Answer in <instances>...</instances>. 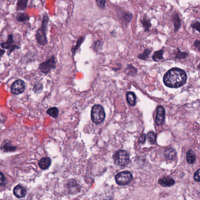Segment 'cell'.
I'll list each match as a JSON object with an SVG mask.
<instances>
[{"instance_id": "1", "label": "cell", "mask_w": 200, "mask_h": 200, "mask_svg": "<svg viewBox=\"0 0 200 200\" xmlns=\"http://www.w3.org/2000/svg\"><path fill=\"white\" fill-rule=\"evenodd\" d=\"M186 72L180 68L174 67L170 69L163 77L164 84L170 88H178L187 82Z\"/></svg>"}, {"instance_id": "2", "label": "cell", "mask_w": 200, "mask_h": 200, "mask_svg": "<svg viewBox=\"0 0 200 200\" xmlns=\"http://www.w3.org/2000/svg\"><path fill=\"white\" fill-rule=\"evenodd\" d=\"M49 22V17L47 14H45L42 18V25L38 28L35 33V39L37 43L42 46H45L48 43L47 37V29Z\"/></svg>"}, {"instance_id": "3", "label": "cell", "mask_w": 200, "mask_h": 200, "mask_svg": "<svg viewBox=\"0 0 200 200\" xmlns=\"http://www.w3.org/2000/svg\"><path fill=\"white\" fill-rule=\"evenodd\" d=\"M106 113L105 109L100 105H95L91 110V119L92 122L97 125L102 123L105 119Z\"/></svg>"}, {"instance_id": "4", "label": "cell", "mask_w": 200, "mask_h": 200, "mask_svg": "<svg viewBox=\"0 0 200 200\" xmlns=\"http://www.w3.org/2000/svg\"><path fill=\"white\" fill-rule=\"evenodd\" d=\"M113 160L115 163L117 165L125 167L130 162L129 154L126 150H118L113 155Z\"/></svg>"}, {"instance_id": "5", "label": "cell", "mask_w": 200, "mask_h": 200, "mask_svg": "<svg viewBox=\"0 0 200 200\" xmlns=\"http://www.w3.org/2000/svg\"><path fill=\"white\" fill-rule=\"evenodd\" d=\"M56 67V60L55 56L52 55L50 58L46 60L45 62H42L39 67V69L44 74H48L50 72L51 70L54 69Z\"/></svg>"}, {"instance_id": "6", "label": "cell", "mask_w": 200, "mask_h": 200, "mask_svg": "<svg viewBox=\"0 0 200 200\" xmlns=\"http://www.w3.org/2000/svg\"><path fill=\"white\" fill-rule=\"evenodd\" d=\"M133 179L132 174L128 171H122L117 174L115 176V181L119 185H125L129 183Z\"/></svg>"}, {"instance_id": "7", "label": "cell", "mask_w": 200, "mask_h": 200, "mask_svg": "<svg viewBox=\"0 0 200 200\" xmlns=\"http://www.w3.org/2000/svg\"><path fill=\"white\" fill-rule=\"evenodd\" d=\"M1 48L9 50L8 55L11 54L13 51L19 48V47L14 43L13 35L12 34H9L8 36V39L6 41L1 43Z\"/></svg>"}, {"instance_id": "8", "label": "cell", "mask_w": 200, "mask_h": 200, "mask_svg": "<svg viewBox=\"0 0 200 200\" xmlns=\"http://www.w3.org/2000/svg\"><path fill=\"white\" fill-rule=\"evenodd\" d=\"M25 89V82L21 79H18L12 84L11 91L12 94L17 95L24 92Z\"/></svg>"}, {"instance_id": "9", "label": "cell", "mask_w": 200, "mask_h": 200, "mask_svg": "<svg viewBox=\"0 0 200 200\" xmlns=\"http://www.w3.org/2000/svg\"><path fill=\"white\" fill-rule=\"evenodd\" d=\"M166 112L163 106H158L157 109V113L156 117V123L158 126L162 125L165 120Z\"/></svg>"}, {"instance_id": "10", "label": "cell", "mask_w": 200, "mask_h": 200, "mask_svg": "<svg viewBox=\"0 0 200 200\" xmlns=\"http://www.w3.org/2000/svg\"><path fill=\"white\" fill-rule=\"evenodd\" d=\"M158 183L163 187H171L175 184V181L169 176H164L158 180Z\"/></svg>"}, {"instance_id": "11", "label": "cell", "mask_w": 200, "mask_h": 200, "mask_svg": "<svg viewBox=\"0 0 200 200\" xmlns=\"http://www.w3.org/2000/svg\"><path fill=\"white\" fill-rule=\"evenodd\" d=\"M14 194L17 198H23L24 197L26 194V191L24 187H22L20 185H18L14 188Z\"/></svg>"}, {"instance_id": "12", "label": "cell", "mask_w": 200, "mask_h": 200, "mask_svg": "<svg viewBox=\"0 0 200 200\" xmlns=\"http://www.w3.org/2000/svg\"><path fill=\"white\" fill-rule=\"evenodd\" d=\"M127 102L129 105L133 106L136 104V96L133 92H127L126 95Z\"/></svg>"}, {"instance_id": "13", "label": "cell", "mask_w": 200, "mask_h": 200, "mask_svg": "<svg viewBox=\"0 0 200 200\" xmlns=\"http://www.w3.org/2000/svg\"><path fill=\"white\" fill-rule=\"evenodd\" d=\"M165 156L167 160H174L177 156V153L175 149L173 148H169L165 151Z\"/></svg>"}, {"instance_id": "14", "label": "cell", "mask_w": 200, "mask_h": 200, "mask_svg": "<svg viewBox=\"0 0 200 200\" xmlns=\"http://www.w3.org/2000/svg\"><path fill=\"white\" fill-rule=\"evenodd\" d=\"M51 164V160L50 158L45 157L41 159L39 162V166L42 170H46L50 166Z\"/></svg>"}, {"instance_id": "15", "label": "cell", "mask_w": 200, "mask_h": 200, "mask_svg": "<svg viewBox=\"0 0 200 200\" xmlns=\"http://www.w3.org/2000/svg\"><path fill=\"white\" fill-rule=\"evenodd\" d=\"M186 158L188 164H194L196 160V156L194 152L191 150H188L187 153Z\"/></svg>"}, {"instance_id": "16", "label": "cell", "mask_w": 200, "mask_h": 200, "mask_svg": "<svg viewBox=\"0 0 200 200\" xmlns=\"http://www.w3.org/2000/svg\"><path fill=\"white\" fill-rule=\"evenodd\" d=\"M163 53H164L163 50L156 51L153 53L152 58L155 62H158V60H162L163 59Z\"/></svg>"}, {"instance_id": "17", "label": "cell", "mask_w": 200, "mask_h": 200, "mask_svg": "<svg viewBox=\"0 0 200 200\" xmlns=\"http://www.w3.org/2000/svg\"><path fill=\"white\" fill-rule=\"evenodd\" d=\"M16 19L18 22H25L29 19V17L28 14L21 12V13L18 14V15L16 16Z\"/></svg>"}, {"instance_id": "18", "label": "cell", "mask_w": 200, "mask_h": 200, "mask_svg": "<svg viewBox=\"0 0 200 200\" xmlns=\"http://www.w3.org/2000/svg\"><path fill=\"white\" fill-rule=\"evenodd\" d=\"M47 113L50 115V116L53 118H57L58 116L59 110L57 107H52L50 108L47 110Z\"/></svg>"}, {"instance_id": "19", "label": "cell", "mask_w": 200, "mask_h": 200, "mask_svg": "<svg viewBox=\"0 0 200 200\" xmlns=\"http://www.w3.org/2000/svg\"><path fill=\"white\" fill-rule=\"evenodd\" d=\"M28 4L27 0H19L17 2V10L18 11H24L26 9Z\"/></svg>"}, {"instance_id": "20", "label": "cell", "mask_w": 200, "mask_h": 200, "mask_svg": "<svg viewBox=\"0 0 200 200\" xmlns=\"http://www.w3.org/2000/svg\"><path fill=\"white\" fill-rule=\"evenodd\" d=\"M174 22V27H175V31H178V29L181 26V20L180 19V17L178 16V14H175V15L173 16Z\"/></svg>"}, {"instance_id": "21", "label": "cell", "mask_w": 200, "mask_h": 200, "mask_svg": "<svg viewBox=\"0 0 200 200\" xmlns=\"http://www.w3.org/2000/svg\"><path fill=\"white\" fill-rule=\"evenodd\" d=\"M1 150H2L3 151H12L16 149V147L12 146L10 144H4L1 147Z\"/></svg>"}, {"instance_id": "22", "label": "cell", "mask_w": 200, "mask_h": 200, "mask_svg": "<svg viewBox=\"0 0 200 200\" xmlns=\"http://www.w3.org/2000/svg\"><path fill=\"white\" fill-rule=\"evenodd\" d=\"M151 50L149 49H147L144 51V52L138 55V58L142 60H147V59L149 58Z\"/></svg>"}, {"instance_id": "23", "label": "cell", "mask_w": 200, "mask_h": 200, "mask_svg": "<svg viewBox=\"0 0 200 200\" xmlns=\"http://www.w3.org/2000/svg\"><path fill=\"white\" fill-rule=\"evenodd\" d=\"M147 137L149 139V140L151 144H155L156 142V137L157 135L153 132H150L148 134Z\"/></svg>"}, {"instance_id": "24", "label": "cell", "mask_w": 200, "mask_h": 200, "mask_svg": "<svg viewBox=\"0 0 200 200\" xmlns=\"http://www.w3.org/2000/svg\"><path fill=\"white\" fill-rule=\"evenodd\" d=\"M43 89V85L41 83L35 84L33 86V91L36 93H40L42 92Z\"/></svg>"}, {"instance_id": "25", "label": "cell", "mask_w": 200, "mask_h": 200, "mask_svg": "<svg viewBox=\"0 0 200 200\" xmlns=\"http://www.w3.org/2000/svg\"><path fill=\"white\" fill-rule=\"evenodd\" d=\"M84 37H81V38H80L78 40V41L76 42V45H75V47H74L72 48V52H73L74 54L75 52H76V51L78 50V48L80 47V46H81V44L82 43V42L84 41Z\"/></svg>"}, {"instance_id": "26", "label": "cell", "mask_w": 200, "mask_h": 200, "mask_svg": "<svg viewBox=\"0 0 200 200\" xmlns=\"http://www.w3.org/2000/svg\"><path fill=\"white\" fill-rule=\"evenodd\" d=\"M133 18V15L129 12H125L123 14L122 18L126 22H129Z\"/></svg>"}, {"instance_id": "27", "label": "cell", "mask_w": 200, "mask_h": 200, "mask_svg": "<svg viewBox=\"0 0 200 200\" xmlns=\"http://www.w3.org/2000/svg\"><path fill=\"white\" fill-rule=\"evenodd\" d=\"M142 22L143 26L145 28V30L146 31H149V29H150V26L151 25L150 20L146 19H143L142 21Z\"/></svg>"}, {"instance_id": "28", "label": "cell", "mask_w": 200, "mask_h": 200, "mask_svg": "<svg viewBox=\"0 0 200 200\" xmlns=\"http://www.w3.org/2000/svg\"><path fill=\"white\" fill-rule=\"evenodd\" d=\"M96 4L98 5V6L100 8V9H103L105 7V4H106V1H100V0H97L96 1Z\"/></svg>"}, {"instance_id": "29", "label": "cell", "mask_w": 200, "mask_h": 200, "mask_svg": "<svg viewBox=\"0 0 200 200\" xmlns=\"http://www.w3.org/2000/svg\"><path fill=\"white\" fill-rule=\"evenodd\" d=\"M200 169H198L194 174V179L195 181L197 182H199L200 181Z\"/></svg>"}, {"instance_id": "30", "label": "cell", "mask_w": 200, "mask_h": 200, "mask_svg": "<svg viewBox=\"0 0 200 200\" xmlns=\"http://www.w3.org/2000/svg\"><path fill=\"white\" fill-rule=\"evenodd\" d=\"M146 136L145 134H142L141 136H140L139 137V142L141 144H143L146 142Z\"/></svg>"}, {"instance_id": "31", "label": "cell", "mask_w": 200, "mask_h": 200, "mask_svg": "<svg viewBox=\"0 0 200 200\" xmlns=\"http://www.w3.org/2000/svg\"><path fill=\"white\" fill-rule=\"evenodd\" d=\"M200 22L198 21H197L192 24V27L194 29H195L197 31H199V28H200Z\"/></svg>"}, {"instance_id": "32", "label": "cell", "mask_w": 200, "mask_h": 200, "mask_svg": "<svg viewBox=\"0 0 200 200\" xmlns=\"http://www.w3.org/2000/svg\"><path fill=\"white\" fill-rule=\"evenodd\" d=\"M5 178L4 175L1 172H0V185H4L5 183Z\"/></svg>"}, {"instance_id": "33", "label": "cell", "mask_w": 200, "mask_h": 200, "mask_svg": "<svg viewBox=\"0 0 200 200\" xmlns=\"http://www.w3.org/2000/svg\"><path fill=\"white\" fill-rule=\"evenodd\" d=\"M102 45H103V42H101V41H98L95 43V48L97 49V50H99L102 48Z\"/></svg>"}, {"instance_id": "34", "label": "cell", "mask_w": 200, "mask_h": 200, "mask_svg": "<svg viewBox=\"0 0 200 200\" xmlns=\"http://www.w3.org/2000/svg\"><path fill=\"white\" fill-rule=\"evenodd\" d=\"M194 45L195 47H197L198 50H200V42L199 40H197V41H195V42H194Z\"/></svg>"}, {"instance_id": "35", "label": "cell", "mask_w": 200, "mask_h": 200, "mask_svg": "<svg viewBox=\"0 0 200 200\" xmlns=\"http://www.w3.org/2000/svg\"><path fill=\"white\" fill-rule=\"evenodd\" d=\"M5 50H2L0 48V57H2L5 53Z\"/></svg>"}]
</instances>
